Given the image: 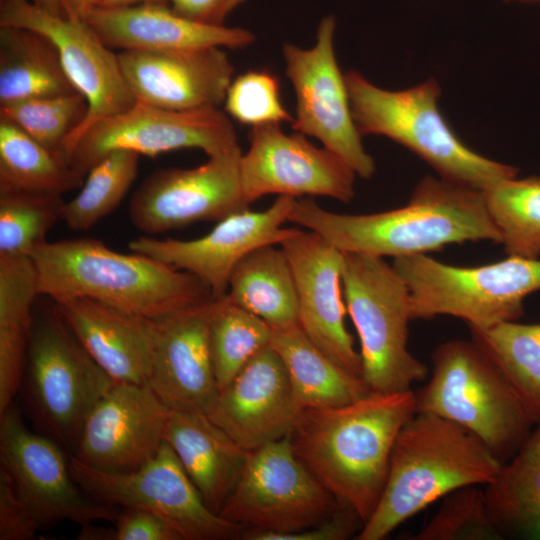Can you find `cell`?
I'll return each mask as SVG.
<instances>
[{
	"mask_svg": "<svg viewBox=\"0 0 540 540\" xmlns=\"http://www.w3.org/2000/svg\"><path fill=\"white\" fill-rule=\"evenodd\" d=\"M83 18L109 48L122 50H191L209 47L244 48L255 36L239 27L191 20L167 4L95 7Z\"/></svg>",
	"mask_w": 540,
	"mask_h": 540,
	"instance_id": "24",
	"label": "cell"
},
{
	"mask_svg": "<svg viewBox=\"0 0 540 540\" xmlns=\"http://www.w3.org/2000/svg\"><path fill=\"white\" fill-rule=\"evenodd\" d=\"M40 524L18 495L9 474L0 467V540H28Z\"/></svg>",
	"mask_w": 540,
	"mask_h": 540,
	"instance_id": "41",
	"label": "cell"
},
{
	"mask_svg": "<svg viewBox=\"0 0 540 540\" xmlns=\"http://www.w3.org/2000/svg\"><path fill=\"white\" fill-rule=\"evenodd\" d=\"M214 299L155 319L148 384L172 410L206 414L219 394L209 346Z\"/></svg>",
	"mask_w": 540,
	"mask_h": 540,
	"instance_id": "23",
	"label": "cell"
},
{
	"mask_svg": "<svg viewBox=\"0 0 540 540\" xmlns=\"http://www.w3.org/2000/svg\"><path fill=\"white\" fill-rule=\"evenodd\" d=\"M69 465L74 480L95 500L154 512L168 521L183 540H231L242 538L246 531L206 505L166 442L151 460L132 472L100 471L70 454Z\"/></svg>",
	"mask_w": 540,
	"mask_h": 540,
	"instance_id": "11",
	"label": "cell"
},
{
	"mask_svg": "<svg viewBox=\"0 0 540 540\" xmlns=\"http://www.w3.org/2000/svg\"><path fill=\"white\" fill-rule=\"evenodd\" d=\"M77 92L46 35L0 26V106Z\"/></svg>",
	"mask_w": 540,
	"mask_h": 540,
	"instance_id": "27",
	"label": "cell"
},
{
	"mask_svg": "<svg viewBox=\"0 0 540 540\" xmlns=\"http://www.w3.org/2000/svg\"><path fill=\"white\" fill-rule=\"evenodd\" d=\"M37 295L30 256H0V414L12 405L22 385Z\"/></svg>",
	"mask_w": 540,
	"mask_h": 540,
	"instance_id": "28",
	"label": "cell"
},
{
	"mask_svg": "<svg viewBox=\"0 0 540 540\" xmlns=\"http://www.w3.org/2000/svg\"><path fill=\"white\" fill-rule=\"evenodd\" d=\"M431 361L430 379L414 391L416 413L460 425L507 462L540 423L510 380L472 339L440 343Z\"/></svg>",
	"mask_w": 540,
	"mask_h": 540,
	"instance_id": "5",
	"label": "cell"
},
{
	"mask_svg": "<svg viewBox=\"0 0 540 540\" xmlns=\"http://www.w3.org/2000/svg\"><path fill=\"white\" fill-rule=\"evenodd\" d=\"M208 157L195 168L161 169L146 177L129 203L133 226L156 235L200 221H220L249 209L240 146Z\"/></svg>",
	"mask_w": 540,
	"mask_h": 540,
	"instance_id": "15",
	"label": "cell"
},
{
	"mask_svg": "<svg viewBox=\"0 0 540 540\" xmlns=\"http://www.w3.org/2000/svg\"><path fill=\"white\" fill-rule=\"evenodd\" d=\"M100 0H63L67 16L81 18L87 11L98 7Z\"/></svg>",
	"mask_w": 540,
	"mask_h": 540,
	"instance_id": "46",
	"label": "cell"
},
{
	"mask_svg": "<svg viewBox=\"0 0 540 540\" xmlns=\"http://www.w3.org/2000/svg\"><path fill=\"white\" fill-rule=\"evenodd\" d=\"M37 6L55 16H67L63 0H32Z\"/></svg>",
	"mask_w": 540,
	"mask_h": 540,
	"instance_id": "48",
	"label": "cell"
},
{
	"mask_svg": "<svg viewBox=\"0 0 540 540\" xmlns=\"http://www.w3.org/2000/svg\"><path fill=\"white\" fill-rule=\"evenodd\" d=\"M484 494L502 539L540 540V423L484 485Z\"/></svg>",
	"mask_w": 540,
	"mask_h": 540,
	"instance_id": "31",
	"label": "cell"
},
{
	"mask_svg": "<svg viewBox=\"0 0 540 540\" xmlns=\"http://www.w3.org/2000/svg\"><path fill=\"white\" fill-rule=\"evenodd\" d=\"M483 193L506 254L540 258V177L506 179Z\"/></svg>",
	"mask_w": 540,
	"mask_h": 540,
	"instance_id": "35",
	"label": "cell"
},
{
	"mask_svg": "<svg viewBox=\"0 0 540 540\" xmlns=\"http://www.w3.org/2000/svg\"><path fill=\"white\" fill-rule=\"evenodd\" d=\"M84 180L66 160L0 118V191L62 196Z\"/></svg>",
	"mask_w": 540,
	"mask_h": 540,
	"instance_id": "32",
	"label": "cell"
},
{
	"mask_svg": "<svg viewBox=\"0 0 540 540\" xmlns=\"http://www.w3.org/2000/svg\"><path fill=\"white\" fill-rule=\"evenodd\" d=\"M296 198L281 195L264 211L243 210L218 221L205 236L193 240L139 237L132 252L149 256L200 279L214 298L228 290L231 273L251 251L280 243L298 228H284Z\"/></svg>",
	"mask_w": 540,
	"mask_h": 540,
	"instance_id": "18",
	"label": "cell"
},
{
	"mask_svg": "<svg viewBox=\"0 0 540 540\" xmlns=\"http://www.w3.org/2000/svg\"><path fill=\"white\" fill-rule=\"evenodd\" d=\"M244 0H167L177 13L200 23L222 26Z\"/></svg>",
	"mask_w": 540,
	"mask_h": 540,
	"instance_id": "44",
	"label": "cell"
},
{
	"mask_svg": "<svg viewBox=\"0 0 540 540\" xmlns=\"http://www.w3.org/2000/svg\"><path fill=\"white\" fill-rule=\"evenodd\" d=\"M355 172L334 152L319 148L280 124L251 127L249 149L241 157L244 195L251 204L268 195L325 196L350 202Z\"/></svg>",
	"mask_w": 540,
	"mask_h": 540,
	"instance_id": "17",
	"label": "cell"
},
{
	"mask_svg": "<svg viewBox=\"0 0 540 540\" xmlns=\"http://www.w3.org/2000/svg\"><path fill=\"white\" fill-rule=\"evenodd\" d=\"M226 297L272 329L299 326L292 269L277 244L259 247L238 262L231 273Z\"/></svg>",
	"mask_w": 540,
	"mask_h": 540,
	"instance_id": "30",
	"label": "cell"
},
{
	"mask_svg": "<svg viewBox=\"0 0 540 540\" xmlns=\"http://www.w3.org/2000/svg\"><path fill=\"white\" fill-rule=\"evenodd\" d=\"M299 411L285 366L269 345L219 392L206 415L249 451L286 437Z\"/></svg>",
	"mask_w": 540,
	"mask_h": 540,
	"instance_id": "22",
	"label": "cell"
},
{
	"mask_svg": "<svg viewBox=\"0 0 540 540\" xmlns=\"http://www.w3.org/2000/svg\"><path fill=\"white\" fill-rule=\"evenodd\" d=\"M78 540H116L115 528L94 526L92 523L81 525Z\"/></svg>",
	"mask_w": 540,
	"mask_h": 540,
	"instance_id": "45",
	"label": "cell"
},
{
	"mask_svg": "<svg viewBox=\"0 0 540 540\" xmlns=\"http://www.w3.org/2000/svg\"><path fill=\"white\" fill-rule=\"evenodd\" d=\"M88 108L86 98L77 91L0 106V118L67 161L66 142L84 123Z\"/></svg>",
	"mask_w": 540,
	"mask_h": 540,
	"instance_id": "37",
	"label": "cell"
},
{
	"mask_svg": "<svg viewBox=\"0 0 540 540\" xmlns=\"http://www.w3.org/2000/svg\"><path fill=\"white\" fill-rule=\"evenodd\" d=\"M343 294L360 341L362 378L370 392L412 389L428 367L408 348L410 293L381 257L344 252Z\"/></svg>",
	"mask_w": 540,
	"mask_h": 540,
	"instance_id": "8",
	"label": "cell"
},
{
	"mask_svg": "<svg viewBox=\"0 0 540 540\" xmlns=\"http://www.w3.org/2000/svg\"><path fill=\"white\" fill-rule=\"evenodd\" d=\"M113 523L116 540H183L168 521L139 507H123Z\"/></svg>",
	"mask_w": 540,
	"mask_h": 540,
	"instance_id": "42",
	"label": "cell"
},
{
	"mask_svg": "<svg viewBox=\"0 0 540 540\" xmlns=\"http://www.w3.org/2000/svg\"><path fill=\"white\" fill-rule=\"evenodd\" d=\"M341 504L293 451L288 437L247 451L241 474L219 515L242 526V539L308 529Z\"/></svg>",
	"mask_w": 540,
	"mask_h": 540,
	"instance_id": "10",
	"label": "cell"
},
{
	"mask_svg": "<svg viewBox=\"0 0 540 540\" xmlns=\"http://www.w3.org/2000/svg\"><path fill=\"white\" fill-rule=\"evenodd\" d=\"M113 383L57 309L33 322L22 384L42 434L72 454L89 412Z\"/></svg>",
	"mask_w": 540,
	"mask_h": 540,
	"instance_id": "9",
	"label": "cell"
},
{
	"mask_svg": "<svg viewBox=\"0 0 540 540\" xmlns=\"http://www.w3.org/2000/svg\"><path fill=\"white\" fill-rule=\"evenodd\" d=\"M140 155L128 150L108 153L87 173L79 193L65 202L62 221L73 231H87L121 203L138 174Z\"/></svg>",
	"mask_w": 540,
	"mask_h": 540,
	"instance_id": "36",
	"label": "cell"
},
{
	"mask_svg": "<svg viewBox=\"0 0 540 540\" xmlns=\"http://www.w3.org/2000/svg\"><path fill=\"white\" fill-rule=\"evenodd\" d=\"M164 440L206 505L219 514L241 474L247 451L196 410L171 409Z\"/></svg>",
	"mask_w": 540,
	"mask_h": 540,
	"instance_id": "26",
	"label": "cell"
},
{
	"mask_svg": "<svg viewBox=\"0 0 540 540\" xmlns=\"http://www.w3.org/2000/svg\"><path fill=\"white\" fill-rule=\"evenodd\" d=\"M224 104L228 116L251 127L293 121L282 104L278 79L266 70L247 71L232 80Z\"/></svg>",
	"mask_w": 540,
	"mask_h": 540,
	"instance_id": "40",
	"label": "cell"
},
{
	"mask_svg": "<svg viewBox=\"0 0 540 540\" xmlns=\"http://www.w3.org/2000/svg\"><path fill=\"white\" fill-rule=\"evenodd\" d=\"M272 328L253 313L214 299L209 320V346L219 392L260 350L270 345Z\"/></svg>",
	"mask_w": 540,
	"mask_h": 540,
	"instance_id": "34",
	"label": "cell"
},
{
	"mask_svg": "<svg viewBox=\"0 0 540 540\" xmlns=\"http://www.w3.org/2000/svg\"><path fill=\"white\" fill-rule=\"evenodd\" d=\"M470 332L540 421V323L505 321Z\"/></svg>",
	"mask_w": 540,
	"mask_h": 540,
	"instance_id": "33",
	"label": "cell"
},
{
	"mask_svg": "<svg viewBox=\"0 0 540 540\" xmlns=\"http://www.w3.org/2000/svg\"><path fill=\"white\" fill-rule=\"evenodd\" d=\"M279 246L295 281L299 327L331 360L362 377L360 353L345 325L344 252L319 234L301 229Z\"/></svg>",
	"mask_w": 540,
	"mask_h": 540,
	"instance_id": "20",
	"label": "cell"
},
{
	"mask_svg": "<svg viewBox=\"0 0 540 540\" xmlns=\"http://www.w3.org/2000/svg\"><path fill=\"white\" fill-rule=\"evenodd\" d=\"M363 524L352 508L341 504L318 524L299 532L275 535L269 540H345L356 537Z\"/></svg>",
	"mask_w": 540,
	"mask_h": 540,
	"instance_id": "43",
	"label": "cell"
},
{
	"mask_svg": "<svg viewBox=\"0 0 540 540\" xmlns=\"http://www.w3.org/2000/svg\"><path fill=\"white\" fill-rule=\"evenodd\" d=\"M336 21L323 18L311 48L284 44L285 72L296 96L293 131L318 139L337 154L357 176L368 179L375 162L362 144L353 119L345 74L337 63L334 48Z\"/></svg>",
	"mask_w": 540,
	"mask_h": 540,
	"instance_id": "12",
	"label": "cell"
},
{
	"mask_svg": "<svg viewBox=\"0 0 540 540\" xmlns=\"http://www.w3.org/2000/svg\"><path fill=\"white\" fill-rule=\"evenodd\" d=\"M0 26L31 29L50 38L59 51L66 74L88 102L84 123L66 142V159L91 125L129 109L136 102L121 72L117 54L83 18L52 15L32 0H0Z\"/></svg>",
	"mask_w": 540,
	"mask_h": 540,
	"instance_id": "16",
	"label": "cell"
},
{
	"mask_svg": "<svg viewBox=\"0 0 540 540\" xmlns=\"http://www.w3.org/2000/svg\"><path fill=\"white\" fill-rule=\"evenodd\" d=\"M117 57L135 99L170 110L219 108L234 74L220 47L122 50Z\"/></svg>",
	"mask_w": 540,
	"mask_h": 540,
	"instance_id": "21",
	"label": "cell"
},
{
	"mask_svg": "<svg viewBox=\"0 0 540 540\" xmlns=\"http://www.w3.org/2000/svg\"><path fill=\"white\" fill-rule=\"evenodd\" d=\"M502 464L460 425L435 414L415 413L397 436L382 495L355 539H385L449 493L488 484Z\"/></svg>",
	"mask_w": 540,
	"mask_h": 540,
	"instance_id": "4",
	"label": "cell"
},
{
	"mask_svg": "<svg viewBox=\"0 0 540 540\" xmlns=\"http://www.w3.org/2000/svg\"><path fill=\"white\" fill-rule=\"evenodd\" d=\"M61 195L0 191V256H29L62 220Z\"/></svg>",
	"mask_w": 540,
	"mask_h": 540,
	"instance_id": "38",
	"label": "cell"
},
{
	"mask_svg": "<svg viewBox=\"0 0 540 540\" xmlns=\"http://www.w3.org/2000/svg\"><path fill=\"white\" fill-rule=\"evenodd\" d=\"M29 256L39 295L54 301L84 297L159 319L214 298L195 275L140 253L113 251L94 238L45 241Z\"/></svg>",
	"mask_w": 540,
	"mask_h": 540,
	"instance_id": "3",
	"label": "cell"
},
{
	"mask_svg": "<svg viewBox=\"0 0 540 540\" xmlns=\"http://www.w3.org/2000/svg\"><path fill=\"white\" fill-rule=\"evenodd\" d=\"M345 81L362 136H385L415 153L441 178L480 191L517 177V168L476 153L457 137L439 110L441 90L434 78L397 91L374 85L356 70L348 71Z\"/></svg>",
	"mask_w": 540,
	"mask_h": 540,
	"instance_id": "6",
	"label": "cell"
},
{
	"mask_svg": "<svg viewBox=\"0 0 540 540\" xmlns=\"http://www.w3.org/2000/svg\"><path fill=\"white\" fill-rule=\"evenodd\" d=\"M147 3L167 4V0H100L98 7L114 8Z\"/></svg>",
	"mask_w": 540,
	"mask_h": 540,
	"instance_id": "47",
	"label": "cell"
},
{
	"mask_svg": "<svg viewBox=\"0 0 540 540\" xmlns=\"http://www.w3.org/2000/svg\"><path fill=\"white\" fill-rule=\"evenodd\" d=\"M239 146L229 116L219 108L177 111L136 100L129 109L91 125L68 154L83 177L108 153L128 150L154 157L184 148L208 156Z\"/></svg>",
	"mask_w": 540,
	"mask_h": 540,
	"instance_id": "13",
	"label": "cell"
},
{
	"mask_svg": "<svg viewBox=\"0 0 540 540\" xmlns=\"http://www.w3.org/2000/svg\"><path fill=\"white\" fill-rule=\"evenodd\" d=\"M288 221L313 231L343 252L401 258L470 241L501 243L483 191L431 175L402 207L372 214H340L313 198H296Z\"/></svg>",
	"mask_w": 540,
	"mask_h": 540,
	"instance_id": "2",
	"label": "cell"
},
{
	"mask_svg": "<svg viewBox=\"0 0 540 540\" xmlns=\"http://www.w3.org/2000/svg\"><path fill=\"white\" fill-rule=\"evenodd\" d=\"M505 2H515V3H523V4H535L540 3V0H502Z\"/></svg>",
	"mask_w": 540,
	"mask_h": 540,
	"instance_id": "49",
	"label": "cell"
},
{
	"mask_svg": "<svg viewBox=\"0 0 540 540\" xmlns=\"http://www.w3.org/2000/svg\"><path fill=\"white\" fill-rule=\"evenodd\" d=\"M392 266L408 287L412 320L446 315L483 329L517 321L524 299L540 291V258L461 267L420 254L396 258Z\"/></svg>",
	"mask_w": 540,
	"mask_h": 540,
	"instance_id": "7",
	"label": "cell"
},
{
	"mask_svg": "<svg viewBox=\"0 0 540 540\" xmlns=\"http://www.w3.org/2000/svg\"><path fill=\"white\" fill-rule=\"evenodd\" d=\"M170 410L149 384L113 383L89 412L70 455L104 472L135 471L165 442Z\"/></svg>",
	"mask_w": 540,
	"mask_h": 540,
	"instance_id": "19",
	"label": "cell"
},
{
	"mask_svg": "<svg viewBox=\"0 0 540 540\" xmlns=\"http://www.w3.org/2000/svg\"><path fill=\"white\" fill-rule=\"evenodd\" d=\"M54 302L75 337L114 383L148 384L155 319L84 297Z\"/></svg>",
	"mask_w": 540,
	"mask_h": 540,
	"instance_id": "25",
	"label": "cell"
},
{
	"mask_svg": "<svg viewBox=\"0 0 540 540\" xmlns=\"http://www.w3.org/2000/svg\"><path fill=\"white\" fill-rule=\"evenodd\" d=\"M0 462L41 527L63 520L80 526L114 522L119 513L82 490L71 474L69 455L53 439L30 431L12 405L0 414Z\"/></svg>",
	"mask_w": 540,
	"mask_h": 540,
	"instance_id": "14",
	"label": "cell"
},
{
	"mask_svg": "<svg viewBox=\"0 0 540 540\" xmlns=\"http://www.w3.org/2000/svg\"><path fill=\"white\" fill-rule=\"evenodd\" d=\"M415 413L413 389L369 392L344 405L300 410L287 437L317 480L365 523L382 495L397 436Z\"/></svg>",
	"mask_w": 540,
	"mask_h": 540,
	"instance_id": "1",
	"label": "cell"
},
{
	"mask_svg": "<svg viewBox=\"0 0 540 540\" xmlns=\"http://www.w3.org/2000/svg\"><path fill=\"white\" fill-rule=\"evenodd\" d=\"M410 540H502L489 514L484 488L469 485L443 498L431 519Z\"/></svg>",
	"mask_w": 540,
	"mask_h": 540,
	"instance_id": "39",
	"label": "cell"
},
{
	"mask_svg": "<svg viewBox=\"0 0 540 540\" xmlns=\"http://www.w3.org/2000/svg\"><path fill=\"white\" fill-rule=\"evenodd\" d=\"M270 346L285 366L300 410L344 405L370 392L362 377L326 356L299 326L272 329Z\"/></svg>",
	"mask_w": 540,
	"mask_h": 540,
	"instance_id": "29",
	"label": "cell"
}]
</instances>
